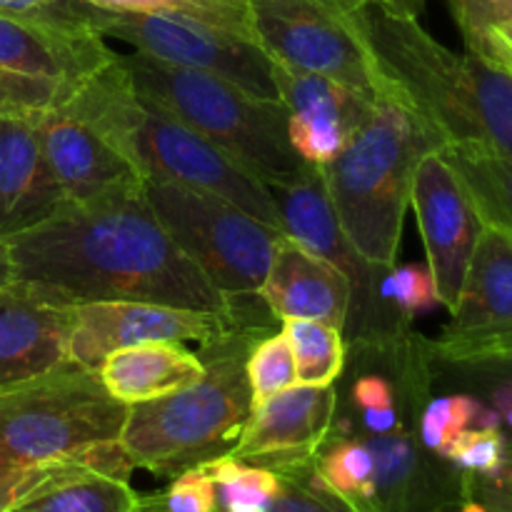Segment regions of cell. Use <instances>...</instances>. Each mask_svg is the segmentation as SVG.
<instances>
[{
	"label": "cell",
	"instance_id": "1",
	"mask_svg": "<svg viewBox=\"0 0 512 512\" xmlns=\"http://www.w3.org/2000/svg\"><path fill=\"white\" fill-rule=\"evenodd\" d=\"M10 280L63 305L140 300L230 315L240 310L163 228L145 193L73 208L5 240ZM265 325V323H263Z\"/></svg>",
	"mask_w": 512,
	"mask_h": 512
},
{
	"label": "cell",
	"instance_id": "2",
	"mask_svg": "<svg viewBox=\"0 0 512 512\" xmlns=\"http://www.w3.org/2000/svg\"><path fill=\"white\" fill-rule=\"evenodd\" d=\"M365 40L400 103L448 145H480L512 158V75L455 53L413 15L360 5Z\"/></svg>",
	"mask_w": 512,
	"mask_h": 512
},
{
	"label": "cell",
	"instance_id": "3",
	"mask_svg": "<svg viewBox=\"0 0 512 512\" xmlns=\"http://www.w3.org/2000/svg\"><path fill=\"white\" fill-rule=\"evenodd\" d=\"M58 110L83 120L113 143L145 180H173L208 190L283 230L268 185L240 168L183 120L138 93L120 63V53L113 63L83 80Z\"/></svg>",
	"mask_w": 512,
	"mask_h": 512
},
{
	"label": "cell",
	"instance_id": "4",
	"mask_svg": "<svg viewBox=\"0 0 512 512\" xmlns=\"http://www.w3.org/2000/svg\"><path fill=\"white\" fill-rule=\"evenodd\" d=\"M270 330L275 325H233L218 338L200 343L203 375L195 383L130 405L120 443L135 468L175 478L183 470L233 453L253 410L245 360L255 340Z\"/></svg>",
	"mask_w": 512,
	"mask_h": 512
},
{
	"label": "cell",
	"instance_id": "5",
	"mask_svg": "<svg viewBox=\"0 0 512 512\" xmlns=\"http://www.w3.org/2000/svg\"><path fill=\"white\" fill-rule=\"evenodd\" d=\"M443 148L440 135L408 105L380 98L343 153L320 165L340 228L365 260L398 265L415 170Z\"/></svg>",
	"mask_w": 512,
	"mask_h": 512
},
{
	"label": "cell",
	"instance_id": "6",
	"mask_svg": "<svg viewBox=\"0 0 512 512\" xmlns=\"http://www.w3.org/2000/svg\"><path fill=\"white\" fill-rule=\"evenodd\" d=\"M120 63L138 93L183 120L268 188L293 183L313 168L290 145L288 110L280 100L258 98L218 75L138 53H120Z\"/></svg>",
	"mask_w": 512,
	"mask_h": 512
},
{
	"label": "cell",
	"instance_id": "7",
	"mask_svg": "<svg viewBox=\"0 0 512 512\" xmlns=\"http://www.w3.org/2000/svg\"><path fill=\"white\" fill-rule=\"evenodd\" d=\"M128 408L105 390L98 370L75 363L0 388V465L60 463L120 438Z\"/></svg>",
	"mask_w": 512,
	"mask_h": 512
},
{
	"label": "cell",
	"instance_id": "8",
	"mask_svg": "<svg viewBox=\"0 0 512 512\" xmlns=\"http://www.w3.org/2000/svg\"><path fill=\"white\" fill-rule=\"evenodd\" d=\"M115 55L88 23V5L80 0L58 15L0 10V113L35 118L60 108Z\"/></svg>",
	"mask_w": 512,
	"mask_h": 512
},
{
	"label": "cell",
	"instance_id": "9",
	"mask_svg": "<svg viewBox=\"0 0 512 512\" xmlns=\"http://www.w3.org/2000/svg\"><path fill=\"white\" fill-rule=\"evenodd\" d=\"M143 193L170 238L220 295L230 303L260 298L283 230L220 195L173 180H145Z\"/></svg>",
	"mask_w": 512,
	"mask_h": 512
},
{
	"label": "cell",
	"instance_id": "10",
	"mask_svg": "<svg viewBox=\"0 0 512 512\" xmlns=\"http://www.w3.org/2000/svg\"><path fill=\"white\" fill-rule=\"evenodd\" d=\"M355 0H248L253 40L270 60L323 75L365 98H393L375 60Z\"/></svg>",
	"mask_w": 512,
	"mask_h": 512
},
{
	"label": "cell",
	"instance_id": "11",
	"mask_svg": "<svg viewBox=\"0 0 512 512\" xmlns=\"http://www.w3.org/2000/svg\"><path fill=\"white\" fill-rule=\"evenodd\" d=\"M270 193L280 210L283 233L328 260L348 278L353 300L343 328L345 343H388L413 328L390 300L388 278L393 268L370 263L355 250L340 228L318 165L293 183L275 185Z\"/></svg>",
	"mask_w": 512,
	"mask_h": 512
},
{
	"label": "cell",
	"instance_id": "12",
	"mask_svg": "<svg viewBox=\"0 0 512 512\" xmlns=\"http://www.w3.org/2000/svg\"><path fill=\"white\" fill-rule=\"evenodd\" d=\"M88 23L103 38L120 40L145 58L218 75L258 98L278 100L268 53L253 40L218 25L183 15L115 13L93 5H88Z\"/></svg>",
	"mask_w": 512,
	"mask_h": 512
},
{
	"label": "cell",
	"instance_id": "13",
	"mask_svg": "<svg viewBox=\"0 0 512 512\" xmlns=\"http://www.w3.org/2000/svg\"><path fill=\"white\" fill-rule=\"evenodd\" d=\"M438 363L500 368L512 353V233L485 223L470 258L458 303L438 340Z\"/></svg>",
	"mask_w": 512,
	"mask_h": 512
},
{
	"label": "cell",
	"instance_id": "14",
	"mask_svg": "<svg viewBox=\"0 0 512 512\" xmlns=\"http://www.w3.org/2000/svg\"><path fill=\"white\" fill-rule=\"evenodd\" d=\"M233 325L230 315L140 300H98L73 305L68 360L98 370L110 353L145 343H208ZM263 325V323H255Z\"/></svg>",
	"mask_w": 512,
	"mask_h": 512
},
{
	"label": "cell",
	"instance_id": "15",
	"mask_svg": "<svg viewBox=\"0 0 512 512\" xmlns=\"http://www.w3.org/2000/svg\"><path fill=\"white\" fill-rule=\"evenodd\" d=\"M410 205L415 208L425 263L435 278L440 305L453 310L485 220L443 150H433L418 163Z\"/></svg>",
	"mask_w": 512,
	"mask_h": 512
},
{
	"label": "cell",
	"instance_id": "16",
	"mask_svg": "<svg viewBox=\"0 0 512 512\" xmlns=\"http://www.w3.org/2000/svg\"><path fill=\"white\" fill-rule=\"evenodd\" d=\"M35 125L65 205L83 208L143 193L145 178L138 168L83 120L55 108L35 115Z\"/></svg>",
	"mask_w": 512,
	"mask_h": 512
},
{
	"label": "cell",
	"instance_id": "17",
	"mask_svg": "<svg viewBox=\"0 0 512 512\" xmlns=\"http://www.w3.org/2000/svg\"><path fill=\"white\" fill-rule=\"evenodd\" d=\"M338 405V385H293L253 405L233 458L283 470L315 460L328 440Z\"/></svg>",
	"mask_w": 512,
	"mask_h": 512
},
{
	"label": "cell",
	"instance_id": "18",
	"mask_svg": "<svg viewBox=\"0 0 512 512\" xmlns=\"http://www.w3.org/2000/svg\"><path fill=\"white\" fill-rule=\"evenodd\" d=\"M278 100L288 110V135L295 153L308 165H325L343 153L375 100L323 75L303 73L273 60Z\"/></svg>",
	"mask_w": 512,
	"mask_h": 512
},
{
	"label": "cell",
	"instance_id": "19",
	"mask_svg": "<svg viewBox=\"0 0 512 512\" xmlns=\"http://www.w3.org/2000/svg\"><path fill=\"white\" fill-rule=\"evenodd\" d=\"M70 320L73 305L15 280L0 285V388L70 363Z\"/></svg>",
	"mask_w": 512,
	"mask_h": 512
},
{
	"label": "cell",
	"instance_id": "20",
	"mask_svg": "<svg viewBox=\"0 0 512 512\" xmlns=\"http://www.w3.org/2000/svg\"><path fill=\"white\" fill-rule=\"evenodd\" d=\"M65 208L33 115L0 113V243Z\"/></svg>",
	"mask_w": 512,
	"mask_h": 512
},
{
	"label": "cell",
	"instance_id": "21",
	"mask_svg": "<svg viewBox=\"0 0 512 512\" xmlns=\"http://www.w3.org/2000/svg\"><path fill=\"white\" fill-rule=\"evenodd\" d=\"M260 298L278 323L318 320L343 330L353 293L338 268L283 233L275 240Z\"/></svg>",
	"mask_w": 512,
	"mask_h": 512
},
{
	"label": "cell",
	"instance_id": "22",
	"mask_svg": "<svg viewBox=\"0 0 512 512\" xmlns=\"http://www.w3.org/2000/svg\"><path fill=\"white\" fill-rule=\"evenodd\" d=\"M98 375L115 400L138 405L195 383L203 375V360L183 343H145L110 353Z\"/></svg>",
	"mask_w": 512,
	"mask_h": 512
},
{
	"label": "cell",
	"instance_id": "23",
	"mask_svg": "<svg viewBox=\"0 0 512 512\" xmlns=\"http://www.w3.org/2000/svg\"><path fill=\"white\" fill-rule=\"evenodd\" d=\"M140 495L125 480L85 470L75 460L63 468L30 498L18 505V512H135Z\"/></svg>",
	"mask_w": 512,
	"mask_h": 512
},
{
	"label": "cell",
	"instance_id": "24",
	"mask_svg": "<svg viewBox=\"0 0 512 512\" xmlns=\"http://www.w3.org/2000/svg\"><path fill=\"white\" fill-rule=\"evenodd\" d=\"M443 155L470 190L485 223L512 233V158L480 145H448Z\"/></svg>",
	"mask_w": 512,
	"mask_h": 512
},
{
	"label": "cell",
	"instance_id": "25",
	"mask_svg": "<svg viewBox=\"0 0 512 512\" xmlns=\"http://www.w3.org/2000/svg\"><path fill=\"white\" fill-rule=\"evenodd\" d=\"M470 55L512 75V0H448Z\"/></svg>",
	"mask_w": 512,
	"mask_h": 512
},
{
	"label": "cell",
	"instance_id": "26",
	"mask_svg": "<svg viewBox=\"0 0 512 512\" xmlns=\"http://www.w3.org/2000/svg\"><path fill=\"white\" fill-rule=\"evenodd\" d=\"M313 468L340 498L360 512H375V460L360 440L330 433L315 455Z\"/></svg>",
	"mask_w": 512,
	"mask_h": 512
},
{
	"label": "cell",
	"instance_id": "27",
	"mask_svg": "<svg viewBox=\"0 0 512 512\" xmlns=\"http://www.w3.org/2000/svg\"><path fill=\"white\" fill-rule=\"evenodd\" d=\"M283 333L295 353L300 385H333L348 365L343 330L318 320H283Z\"/></svg>",
	"mask_w": 512,
	"mask_h": 512
},
{
	"label": "cell",
	"instance_id": "28",
	"mask_svg": "<svg viewBox=\"0 0 512 512\" xmlns=\"http://www.w3.org/2000/svg\"><path fill=\"white\" fill-rule=\"evenodd\" d=\"M215 485L218 512H268L278 495L280 475L263 465L223 455L203 465Z\"/></svg>",
	"mask_w": 512,
	"mask_h": 512
},
{
	"label": "cell",
	"instance_id": "29",
	"mask_svg": "<svg viewBox=\"0 0 512 512\" xmlns=\"http://www.w3.org/2000/svg\"><path fill=\"white\" fill-rule=\"evenodd\" d=\"M488 425H503L495 410L473 395H440L430 398L420 413V440L430 453L440 455L460 433L470 428H488Z\"/></svg>",
	"mask_w": 512,
	"mask_h": 512
},
{
	"label": "cell",
	"instance_id": "30",
	"mask_svg": "<svg viewBox=\"0 0 512 512\" xmlns=\"http://www.w3.org/2000/svg\"><path fill=\"white\" fill-rule=\"evenodd\" d=\"M80 3L100 10H115V13L183 15L253 40L248 0H80Z\"/></svg>",
	"mask_w": 512,
	"mask_h": 512
},
{
	"label": "cell",
	"instance_id": "31",
	"mask_svg": "<svg viewBox=\"0 0 512 512\" xmlns=\"http://www.w3.org/2000/svg\"><path fill=\"white\" fill-rule=\"evenodd\" d=\"M245 370H248L253 405L265 403L273 395L298 385L293 345L285 338L283 330L280 333L270 330L263 338L255 340L248 353V360H245Z\"/></svg>",
	"mask_w": 512,
	"mask_h": 512
},
{
	"label": "cell",
	"instance_id": "32",
	"mask_svg": "<svg viewBox=\"0 0 512 512\" xmlns=\"http://www.w3.org/2000/svg\"><path fill=\"white\" fill-rule=\"evenodd\" d=\"M275 473L280 475V488L268 512H360L320 480L313 460Z\"/></svg>",
	"mask_w": 512,
	"mask_h": 512
},
{
	"label": "cell",
	"instance_id": "33",
	"mask_svg": "<svg viewBox=\"0 0 512 512\" xmlns=\"http://www.w3.org/2000/svg\"><path fill=\"white\" fill-rule=\"evenodd\" d=\"M508 443L510 438L503 433L500 425L470 428L448 445L443 458L465 475L493 473L503 463L505 453H508Z\"/></svg>",
	"mask_w": 512,
	"mask_h": 512
},
{
	"label": "cell",
	"instance_id": "34",
	"mask_svg": "<svg viewBox=\"0 0 512 512\" xmlns=\"http://www.w3.org/2000/svg\"><path fill=\"white\" fill-rule=\"evenodd\" d=\"M388 293L395 308L413 323L420 315L430 313L435 305H440L435 278L430 273L428 263L395 265L388 278Z\"/></svg>",
	"mask_w": 512,
	"mask_h": 512
},
{
	"label": "cell",
	"instance_id": "35",
	"mask_svg": "<svg viewBox=\"0 0 512 512\" xmlns=\"http://www.w3.org/2000/svg\"><path fill=\"white\" fill-rule=\"evenodd\" d=\"M155 503L163 512H218L215 485L203 465L170 478L168 488L155 495Z\"/></svg>",
	"mask_w": 512,
	"mask_h": 512
},
{
	"label": "cell",
	"instance_id": "36",
	"mask_svg": "<svg viewBox=\"0 0 512 512\" xmlns=\"http://www.w3.org/2000/svg\"><path fill=\"white\" fill-rule=\"evenodd\" d=\"M463 500H470L485 512H512V438L503 463L493 473H463Z\"/></svg>",
	"mask_w": 512,
	"mask_h": 512
},
{
	"label": "cell",
	"instance_id": "37",
	"mask_svg": "<svg viewBox=\"0 0 512 512\" xmlns=\"http://www.w3.org/2000/svg\"><path fill=\"white\" fill-rule=\"evenodd\" d=\"M63 465L65 460L48 465H30V468H5V465H0V512H13L40 485L48 483Z\"/></svg>",
	"mask_w": 512,
	"mask_h": 512
},
{
	"label": "cell",
	"instance_id": "38",
	"mask_svg": "<svg viewBox=\"0 0 512 512\" xmlns=\"http://www.w3.org/2000/svg\"><path fill=\"white\" fill-rule=\"evenodd\" d=\"M70 5L73 0H0V10L15 15H58Z\"/></svg>",
	"mask_w": 512,
	"mask_h": 512
},
{
	"label": "cell",
	"instance_id": "39",
	"mask_svg": "<svg viewBox=\"0 0 512 512\" xmlns=\"http://www.w3.org/2000/svg\"><path fill=\"white\" fill-rule=\"evenodd\" d=\"M490 408L495 410L500 423H505L512 430V380L510 383L498 385V388L490 393Z\"/></svg>",
	"mask_w": 512,
	"mask_h": 512
},
{
	"label": "cell",
	"instance_id": "40",
	"mask_svg": "<svg viewBox=\"0 0 512 512\" xmlns=\"http://www.w3.org/2000/svg\"><path fill=\"white\" fill-rule=\"evenodd\" d=\"M355 3L380 5V8L395 10V13L413 15V18H420V15H423L425 3H428V0H355Z\"/></svg>",
	"mask_w": 512,
	"mask_h": 512
},
{
	"label": "cell",
	"instance_id": "41",
	"mask_svg": "<svg viewBox=\"0 0 512 512\" xmlns=\"http://www.w3.org/2000/svg\"><path fill=\"white\" fill-rule=\"evenodd\" d=\"M438 512H485V510L478 508L475 503H470V500H455V503L445 505V508H440Z\"/></svg>",
	"mask_w": 512,
	"mask_h": 512
},
{
	"label": "cell",
	"instance_id": "42",
	"mask_svg": "<svg viewBox=\"0 0 512 512\" xmlns=\"http://www.w3.org/2000/svg\"><path fill=\"white\" fill-rule=\"evenodd\" d=\"M140 505H143L145 512H163L158 508V503H155V495H148V498H143V495H140Z\"/></svg>",
	"mask_w": 512,
	"mask_h": 512
},
{
	"label": "cell",
	"instance_id": "43",
	"mask_svg": "<svg viewBox=\"0 0 512 512\" xmlns=\"http://www.w3.org/2000/svg\"><path fill=\"white\" fill-rule=\"evenodd\" d=\"M10 280V263L8 260H0V285Z\"/></svg>",
	"mask_w": 512,
	"mask_h": 512
},
{
	"label": "cell",
	"instance_id": "44",
	"mask_svg": "<svg viewBox=\"0 0 512 512\" xmlns=\"http://www.w3.org/2000/svg\"><path fill=\"white\" fill-rule=\"evenodd\" d=\"M0 260H8V250H5V243H0Z\"/></svg>",
	"mask_w": 512,
	"mask_h": 512
},
{
	"label": "cell",
	"instance_id": "45",
	"mask_svg": "<svg viewBox=\"0 0 512 512\" xmlns=\"http://www.w3.org/2000/svg\"><path fill=\"white\" fill-rule=\"evenodd\" d=\"M500 368H512V353L508 355V358H505V363L500 365Z\"/></svg>",
	"mask_w": 512,
	"mask_h": 512
},
{
	"label": "cell",
	"instance_id": "46",
	"mask_svg": "<svg viewBox=\"0 0 512 512\" xmlns=\"http://www.w3.org/2000/svg\"><path fill=\"white\" fill-rule=\"evenodd\" d=\"M135 512H145V510H143V505H140V503H138V510H135Z\"/></svg>",
	"mask_w": 512,
	"mask_h": 512
},
{
	"label": "cell",
	"instance_id": "47",
	"mask_svg": "<svg viewBox=\"0 0 512 512\" xmlns=\"http://www.w3.org/2000/svg\"><path fill=\"white\" fill-rule=\"evenodd\" d=\"M13 512H18V510H13Z\"/></svg>",
	"mask_w": 512,
	"mask_h": 512
}]
</instances>
